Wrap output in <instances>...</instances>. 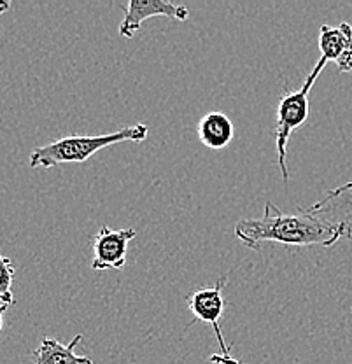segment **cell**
Here are the masks:
<instances>
[{
	"mask_svg": "<svg viewBox=\"0 0 352 364\" xmlns=\"http://www.w3.org/2000/svg\"><path fill=\"white\" fill-rule=\"evenodd\" d=\"M235 237L247 249L260 250L265 242L286 247H331L342 238L352 237L349 219H331L316 208L284 212L267 202L260 219H242L235 226Z\"/></svg>",
	"mask_w": 352,
	"mask_h": 364,
	"instance_id": "obj_1",
	"label": "cell"
},
{
	"mask_svg": "<svg viewBox=\"0 0 352 364\" xmlns=\"http://www.w3.org/2000/svg\"><path fill=\"white\" fill-rule=\"evenodd\" d=\"M149 135V128L144 123L123 127L121 130L104 135H70L36 147L30 153V168H53L63 163H82L100 149L119 142L141 144Z\"/></svg>",
	"mask_w": 352,
	"mask_h": 364,
	"instance_id": "obj_2",
	"label": "cell"
},
{
	"mask_svg": "<svg viewBox=\"0 0 352 364\" xmlns=\"http://www.w3.org/2000/svg\"><path fill=\"white\" fill-rule=\"evenodd\" d=\"M328 60L321 56L317 63L314 65L310 74L306 75L304 85L294 91H287L281 97L277 105V124H275V146H277V158H279V168H281L282 181H289V173H287V142H289L293 132L300 130L306 123L310 114L309 107V95L316 85L317 77L321 72L326 67Z\"/></svg>",
	"mask_w": 352,
	"mask_h": 364,
	"instance_id": "obj_3",
	"label": "cell"
},
{
	"mask_svg": "<svg viewBox=\"0 0 352 364\" xmlns=\"http://www.w3.org/2000/svg\"><path fill=\"white\" fill-rule=\"evenodd\" d=\"M226 282H228L226 277H223V279H219L214 286L193 291L191 294L186 296V305L196 322L209 324L210 328L214 329L215 338H218L219 347H221V354L232 355V348L226 345L221 329V317L226 309V301L225 298H223V289H225Z\"/></svg>",
	"mask_w": 352,
	"mask_h": 364,
	"instance_id": "obj_4",
	"label": "cell"
},
{
	"mask_svg": "<svg viewBox=\"0 0 352 364\" xmlns=\"http://www.w3.org/2000/svg\"><path fill=\"white\" fill-rule=\"evenodd\" d=\"M137 237L132 228L111 230L107 225L100 228L93 238V270H123L127 264L128 244Z\"/></svg>",
	"mask_w": 352,
	"mask_h": 364,
	"instance_id": "obj_5",
	"label": "cell"
},
{
	"mask_svg": "<svg viewBox=\"0 0 352 364\" xmlns=\"http://www.w3.org/2000/svg\"><path fill=\"white\" fill-rule=\"evenodd\" d=\"M154 16H166L170 20L186 21L189 9L186 6H177L169 0H130L124 7V18L119 25V36L132 39L146 20Z\"/></svg>",
	"mask_w": 352,
	"mask_h": 364,
	"instance_id": "obj_6",
	"label": "cell"
},
{
	"mask_svg": "<svg viewBox=\"0 0 352 364\" xmlns=\"http://www.w3.org/2000/svg\"><path fill=\"white\" fill-rule=\"evenodd\" d=\"M81 333H78L69 345H63L60 340L46 336L32 352V361L33 364H95L86 355L75 354V347L81 343Z\"/></svg>",
	"mask_w": 352,
	"mask_h": 364,
	"instance_id": "obj_7",
	"label": "cell"
},
{
	"mask_svg": "<svg viewBox=\"0 0 352 364\" xmlns=\"http://www.w3.org/2000/svg\"><path fill=\"white\" fill-rule=\"evenodd\" d=\"M235 127L233 121L225 112H207L198 123V139L209 149H225L233 140Z\"/></svg>",
	"mask_w": 352,
	"mask_h": 364,
	"instance_id": "obj_8",
	"label": "cell"
},
{
	"mask_svg": "<svg viewBox=\"0 0 352 364\" xmlns=\"http://www.w3.org/2000/svg\"><path fill=\"white\" fill-rule=\"evenodd\" d=\"M352 37V25L343 21L338 26L323 25L319 32V49L321 56L328 62H336L346 51L349 39Z\"/></svg>",
	"mask_w": 352,
	"mask_h": 364,
	"instance_id": "obj_9",
	"label": "cell"
},
{
	"mask_svg": "<svg viewBox=\"0 0 352 364\" xmlns=\"http://www.w3.org/2000/svg\"><path fill=\"white\" fill-rule=\"evenodd\" d=\"M312 208L326 215L331 212L352 214V182H346V184L328 191L321 202L312 205Z\"/></svg>",
	"mask_w": 352,
	"mask_h": 364,
	"instance_id": "obj_10",
	"label": "cell"
},
{
	"mask_svg": "<svg viewBox=\"0 0 352 364\" xmlns=\"http://www.w3.org/2000/svg\"><path fill=\"white\" fill-rule=\"evenodd\" d=\"M14 273H16V268H14V263L11 261V257L4 256V254L0 252V305L11 306L14 303Z\"/></svg>",
	"mask_w": 352,
	"mask_h": 364,
	"instance_id": "obj_11",
	"label": "cell"
},
{
	"mask_svg": "<svg viewBox=\"0 0 352 364\" xmlns=\"http://www.w3.org/2000/svg\"><path fill=\"white\" fill-rule=\"evenodd\" d=\"M335 63H336V67H338L340 72L352 74V37L349 39V44H347L346 51L342 53V56H340Z\"/></svg>",
	"mask_w": 352,
	"mask_h": 364,
	"instance_id": "obj_12",
	"label": "cell"
},
{
	"mask_svg": "<svg viewBox=\"0 0 352 364\" xmlns=\"http://www.w3.org/2000/svg\"><path fill=\"white\" fill-rule=\"evenodd\" d=\"M212 364H240L233 355H223V354H212L209 358Z\"/></svg>",
	"mask_w": 352,
	"mask_h": 364,
	"instance_id": "obj_13",
	"label": "cell"
},
{
	"mask_svg": "<svg viewBox=\"0 0 352 364\" xmlns=\"http://www.w3.org/2000/svg\"><path fill=\"white\" fill-rule=\"evenodd\" d=\"M9 9H11V2H7V0H0V14H4Z\"/></svg>",
	"mask_w": 352,
	"mask_h": 364,
	"instance_id": "obj_14",
	"label": "cell"
},
{
	"mask_svg": "<svg viewBox=\"0 0 352 364\" xmlns=\"http://www.w3.org/2000/svg\"><path fill=\"white\" fill-rule=\"evenodd\" d=\"M7 309H9V306L0 305V333H2V329H4V314H6Z\"/></svg>",
	"mask_w": 352,
	"mask_h": 364,
	"instance_id": "obj_15",
	"label": "cell"
},
{
	"mask_svg": "<svg viewBox=\"0 0 352 364\" xmlns=\"http://www.w3.org/2000/svg\"><path fill=\"white\" fill-rule=\"evenodd\" d=\"M351 314H352V306H351Z\"/></svg>",
	"mask_w": 352,
	"mask_h": 364,
	"instance_id": "obj_16",
	"label": "cell"
}]
</instances>
